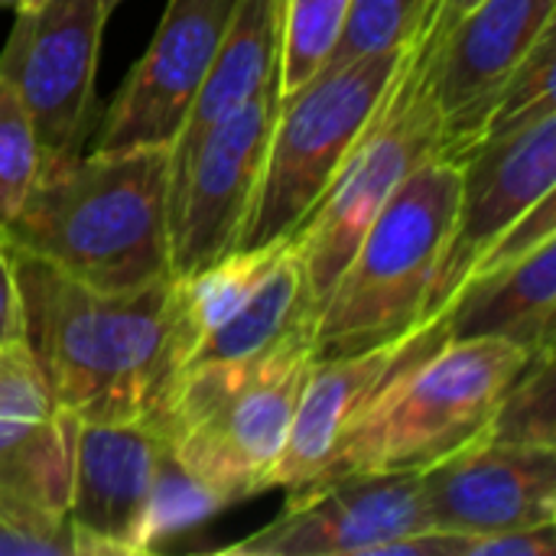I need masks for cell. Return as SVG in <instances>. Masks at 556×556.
Returning <instances> with one entry per match:
<instances>
[{
	"label": "cell",
	"mask_w": 556,
	"mask_h": 556,
	"mask_svg": "<svg viewBox=\"0 0 556 556\" xmlns=\"http://www.w3.org/2000/svg\"><path fill=\"white\" fill-rule=\"evenodd\" d=\"M23 336V313H20V290L13 274V251L0 231V345L20 342Z\"/></svg>",
	"instance_id": "26"
},
{
	"label": "cell",
	"mask_w": 556,
	"mask_h": 556,
	"mask_svg": "<svg viewBox=\"0 0 556 556\" xmlns=\"http://www.w3.org/2000/svg\"><path fill=\"white\" fill-rule=\"evenodd\" d=\"M277 108V85H270L215 121L182 156L169 160L173 280H189L241 248Z\"/></svg>",
	"instance_id": "8"
},
{
	"label": "cell",
	"mask_w": 556,
	"mask_h": 556,
	"mask_svg": "<svg viewBox=\"0 0 556 556\" xmlns=\"http://www.w3.org/2000/svg\"><path fill=\"white\" fill-rule=\"evenodd\" d=\"M169 147L91 150L39 169L7 244L65 277L127 293L169 277Z\"/></svg>",
	"instance_id": "2"
},
{
	"label": "cell",
	"mask_w": 556,
	"mask_h": 556,
	"mask_svg": "<svg viewBox=\"0 0 556 556\" xmlns=\"http://www.w3.org/2000/svg\"><path fill=\"white\" fill-rule=\"evenodd\" d=\"M231 0H169L94 130V150L173 147L218 52Z\"/></svg>",
	"instance_id": "15"
},
{
	"label": "cell",
	"mask_w": 556,
	"mask_h": 556,
	"mask_svg": "<svg viewBox=\"0 0 556 556\" xmlns=\"http://www.w3.org/2000/svg\"><path fill=\"white\" fill-rule=\"evenodd\" d=\"M554 75H556V26H551L534 46L531 52L518 62V68L508 75L498 101H495V111L489 117V127L485 134H495L502 127H508L511 121L525 117L528 111L556 101L554 94ZM482 134V137H485Z\"/></svg>",
	"instance_id": "25"
},
{
	"label": "cell",
	"mask_w": 556,
	"mask_h": 556,
	"mask_svg": "<svg viewBox=\"0 0 556 556\" xmlns=\"http://www.w3.org/2000/svg\"><path fill=\"white\" fill-rule=\"evenodd\" d=\"M352 0H283V46L277 98L303 88L329 59Z\"/></svg>",
	"instance_id": "22"
},
{
	"label": "cell",
	"mask_w": 556,
	"mask_h": 556,
	"mask_svg": "<svg viewBox=\"0 0 556 556\" xmlns=\"http://www.w3.org/2000/svg\"><path fill=\"white\" fill-rule=\"evenodd\" d=\"M42 153L29 124V114L10 81L0 78V225H7L26 202Z\"/></svg>",
	"instance_id": "24"
},
{
	"label": "cell",
	"mask_w": 556,
	"mask_h": 556,
	"mask_svg": "<svg viewBox=\"0 0 556 556\" xmlns=\"http://www.w3.org/2000/svg\"><path fill=\"white\" fill-rule=\"evenodd\" d=\"M296 329H313V306L300 254L287 238L283 251L277 254L270 270L251 287V293L195 342L182 371L257 355Z\"/></svg>",
	"instance_id": "20"
},
{
	"label": "cell",
	"mask_w": 556,
	"mask_h": 556,
	"mask_svg": "<svg viewBox=\"0 0 556 556\" xmlns=\"http://www.w3.org/2000/svg\"><path fill=\"white\" fill-rule=\"evenodd\" d=\"M410 49L329 65L280 101L241 248L277 244L313 215L378 117Z\"/></svg>",
	"instance_id": "6"
},
{
	"label": "cell",
	"mask_w": 556,
	"mask_h": 556,
	"mask_svg": "<svg viewBox=\"0 0 556 556\" xmlns=\"http://www.w3.org/2000/svg\"><path fill=\"white\" fill-rule=\"evenodd\" d=\"M72 417L55 404L36 358L0 345V518L75 556L68 528Z\"/></svg>",
	"instance_id": "11"
},
{
	"label": "cell",
	"mask_w": 556,
	"mask_h": 556,
	"mask_svg": "<svg viewBox=\"0 0 556 556\" xmlns=\"http://www.w3.org/2000/svg\"><path fill=\"white\" fill-rule=\"evenodd\" d=\"M430 531L502 534L556 525V450L479 437L417 472Z\"/></svg>",
	"instance_id": "16"
},
{
	"label": "cell",
	"mask_w": 556,
	"mask_h": 556,
	"mask_svg": "<svg viewBox=\"0 0 556 556\" xmlns=\"http://www.w3.org/2000/svg\"><path fill=\"white\" fill-rule=\"evenodd\" d=\"M313 362V329H296L257 355L176 378L156 427L208 508L270 492Z\"/></svg>",
	"instance_id": "3"
},
{
	"label": "cell",
	"mask_w": 556,
	"mask_h": 556,
	"mask_svg": "<svg viewBox=\"0 0 556 556\" xmlns=\"http://www.w3.org/2000/svg\"><path fill=\"white\" fill-rule=\"evenodd\" d=\"M531 355L505 339H443L339 440L326 476L420 472L479 440Z\"/></svg>",
	"instance_id": "4"
},
{
	"label": "cell",
	"mask_w": 556,
	"mask_h": 556,
	"mask_svg": "<svg viewBox=\"0 0 556 556\" xmlns=\"http://www.w3.org/2000/svg\"><path fill=\"white\" fill-rule=\"evenodd\" d=\"M0 556H59L52 544L13 528L7 518H0Z\"/></svg>",
	"instance_id": "27"
},
{
	"label": "cell",
	"mask_w": 556,
	"mask_h": 556,
	"mask_svg": "<svg viewBox=\"0 0 556 556\" xmlns=\"http://www.w3.org/2000/svg\"><path fill=\"white\" fill-rule=\"evenodd\" d=\"M446 339V313L420 323L414 332L352 355L316 358L303 384L283 453L270 472V489H300L316 482L345 430L410 362L424 358Z\"/></svg>",
	"instance_id": "17"
},
{
	"label": "cell",
	"mask_w": 556,
	"mask_h": 556,
	"mask_svg": "<svg viewBox=\"0 0 556 556\" xmlns=\"http://www.w3.org/2000/svg\"><path fill=\"white\" fill-rule=\"evenodd\" d=\"M433 7H437V3H433Z\"/></svg>",
	"instance_id": "32"
},
{
	"label": "cell",
	"mask_w": 556,
	"mask_h": 556,
	"mask_svg": "<svg viewBox=\"0 0 556 556\" xmlns=\"http://www.w3.org/2000/svg\"><path fill=\"white\" fill-rule=\"evenodd\" d=\"M554 401V352L531 355L525 371L505 391L482 437L498 440V443L556 450Z\"/></svg>",
	"instance_id": "23"
},
{
	"label": "cell",
	"mask_w": 556,
	"mask_h": 556,
	"mask_svg": "<svg viewBox=\"0 0 556 556\" xmlns=\"http://www.w3.org/2000/svg\"><path fill=\"white\" fill-rule=\"evenodd\" d=\"M39 3H46V0H20V7H16V10H36Z\"/></svg>",
	"instance_id": "30"
},
{
	"label": "cell",
	"mask_w": 556,
	"mask_h": 556,
	"mask_svg": "<svg viewBox=\"0 0 556 556\" xmlns=\"http://www.w3.org/2000/svg\"><path fill=\"white\" fill-rule=\"evenodd\" d=\"M121 3H124V0H101V7H104V13H108V16H111Z\"/></svg>",
	"instance_id": "29"
},
{
	"label": "cell",
	"mask_w": 556,
	"mask_h": 556,
	"mask_svg": "<svg viewBox=\"0 0 556 556\" xmlns=\"http://www.w3.org/2000/svg\"><path fill=\"white\" fill-rule=\"evenodd\" d=\"M459 163L417 166L358 241L313 323L316 358L394 342L427 323V293L453 228Z\"/></svg>",
	"instance_id": "5"
},
{
	"label": "cell",
	"mask_w": 556,
	"mask_h": 556,
	"mask_svg": "<svg viewBox=\"0 0 556 556\" xmlns=\"http://www.w3.org/2000/svg\"><path fill=\"white\" fill-rule=\"evenodd\" d=\"M479 0H437L433 13H430V23L424 29V39H440L456 20H463Z\"/></svg>",
	"instance_id": "28"
},
{
	"label": "cell",
	"mask_w": 556,
	"mask_h": 556,
	"mask_svg": "<svg viewBox=\"0 0 556 556\" xmlns=\"http://www.w3.org/2000/svg\"><path fill=\"white\" fill-rule=\"evenodd\" d=\"M108 13L101 0H46L16 10L0 49V78L10 81L29 114L42 169L85 153L94 127V75Z\"/></svg>",
	"instance_id": "9"
},
{
	"label": "cell",
	"mask_w": 556,
	"mask_h": 556,
	"mask_svg": "<svg viewBox=\"0 0 556 556\" xmlns=\"http://www.w3.org/2000/svg\"><path fill=\"white\" fill-rule=\"evenodd\" d=\"M3 7H13V10H16V7H20V0H0V10H3Z\"/></svg>",
	"instance_id": "31"
},
{
	"label": "cell",
	"mask_w": 556,
	"mask_h": 556,
	"mask_svg": "<svg viewBox=\"0 0 556 556\" xmlns=\"http://www.w3.org/2000/svg\"><path fill=\"white\" fill-rule=\"evenodd\" d=\"M283 46V0H231L212 68L186 114L169 160L182 156L215 121L257 91L277 85Z\"/></svg>",
	"instance_id": "19"
},
{
	"label": "cell",
	"mask_w": 556,
	"mask_h": 556,
	"mask_svg": "<svg viewBox=\"0 0 556 556\" xmlns=\"http://www.w3.org/2000/svg\"><path fill=\"white\" fill-rule=\"evenodd\" d=\"M437 147L440 114L417 39L352 160L319 199L313 215L290 235L303 264L313 323L371 222L381 215L397 186L437 156Z\"/></svg>",
	"instance_id": "7"
},
{
	"label": "cell",
	"mask_w": 556,
	"mask_h": 556,
	"mask_svg": "<svg viewBox=\"0 0 556 556\" xmlns=\"http://www.w3.org/2000/svg\"><path fill=\"white\" fill-rule=\"evenodd\" d=\"M13 274L20 339L55 404L91 424L156 420L189 358L179 280L104 293L23 251Z\"/></svg>",
	"instance_id": "1"
},
{
	"label": "cell",
	"mask_w": 556,
	"mask_h": 556,
	"mask_svg": "<svg viewBox=\"0 0 556 556\" xmlns=\"http://www.w3.org/2000/svg\"><path fill=\"white\" fill-rule=\"evenodd\" d=\"M417 531H430L417 472H342L290 489L267 528L222 554L375 556L381 544Z\"/></svg>",
	"instance_id": "14"
},
{
	"label": "cell",
	"mask_w": 556,
	"mask_h": 556,
	"mask_svg": "<svg viewBox=\"0 0 556 556\" xmlns=\"http://www.w3.org/2000/svg\"><path fill=\"white\" fill-rule=\"evenodd\" d=\"M556 189V101L485 134L459 160V195L443 244L427 319L443 316L485 251Z\"/></svg>",
	"instance_id": "10"
},
{
	"label": "cell",
	"mask_w": 556,
	"mask_h": 556,
	"mask_svg": "<svg viewBox=\"0 0 556 556\" xmlns=\"http://www.w3.org/2000/svg\"><path fill=\"white\" fill-rule=\"evenodd\" d=\"M556 238L463 283L446 309V339H505L528 355L554 352Z\"/></svg>",
	"instance_id": "18"
},
{
	"label": "cell",
	"mask_w": 556,
	"mask_h": 556,
	"mask_svg": "<svg viewBox=\"0 0 556 556\" xmlns=\"http://www.w3.org/2000/svg\"><path fill=\"white\" fill-rule=\"evenodd\" d=\"M433 3L437 0H352L342 33L323 68L345 65L371 52L414 46L430 23Z\"/></svg>",
	"instance_id": "21"
},
{
	"label": "cell",
	"mask_w": 556,
	"mask_h": 556,
	"mask_svg": "<svg viewBox=\"0 0 556 556\" xmlns=\"http://www.w3.org/2000/svg\"><path fill=\"white\" fill-rule=\"evenodd\" d=\"M163 450L156 420L91 424L72 417L68 528L75 556L153 551Z\"/></svg>",
	"instance_id": "13"
},
{
	"label": "cell",
	"mask_w": 556,
	"mask_h": 556,
	"mask_svg": "<svg viewBox=\"0 0 556 556\" xmlns=\"http://www.w3.org/2000/svg\"><path fill=\"white\" fill-rule=\"evenodd\" d=\"M554 16L556 0H479L440 39L420 36L440 114V160L459 163L482 140L508 75L556 26Z\"/></svg>",
	"instance_id": "12"
}]
</instances>
